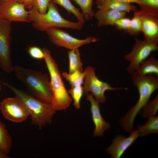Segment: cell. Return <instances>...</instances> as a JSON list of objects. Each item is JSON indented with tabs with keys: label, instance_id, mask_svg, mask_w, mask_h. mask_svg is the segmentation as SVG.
<instances>
[{
	"label": "cell",
	"instance_id": "cell-17",
	"mask_svg": "<svg viewBox=\"0 0 158 158\" xmlns=\"http://www.w3.org/2000/svg\"><path fill=\"white\" fill-rule=\"evenodd\" d=\"M97 7L99 9L111 10L126 13L137 10V7L132 4L123 3L114 0H106Z\"/></svg>",
	"mask_w": 158,
	"mask_h": 158
},
{
	"label": "cell",
	"instance_id": "cell-10",
	"mask_svg": "<svg viewBox=\"0 0 158 158\" xmlns=\"http://www.w3.org/2000/svg\"><path fill=\"white\" fill-rule=\"evenodd\" d=\"M135 40L132 51L124 55L125 59L130 63L126 70L130 74L136 70L141 62L147 59L152 52L158 50L157 44L137 38Z\"/></svg>",
	"mask_w": 158,
	"mask_h": 158
},
{
	"label": "cell",
	"instance_id": "cell-38",
	"mask_svg": "<svg viewBox=\"0 0 158 158\" xmlns=\"http://www.w3.org/2000/svg\"><path fill=\"white\" fill-rule=\"evenodd\" d=\"M7 0H1L2 2Z\"/></svg>",
	"mask_w": 158,
	"mask_h": 158
},
{
	"label": "cell",
	"instance_id": "cell-36",
	"mask_svg": "<svg viewBox=\"0 0 158 158\" xmlns=\"http://www.w3.org/2000/svg\"><path fill=\"white\" fill-rule=\"evenodd\" d=\"M2 90V87L1 85L0 84V91H1Z\"/></svg>",
	"mask_w": 158,
	"mask_h": 158
},
{
	"label": "cell",
	"instance_id": "cell-35",
	"mask_svg": "<svg viewBox=\"0 0 158 158\" xmlns=\"http://www.w3.org/2000/svg\"><path fill=\"white\" fill-rule=\"evenodd\" d=\"M17 2L22 4H23V3L25 0H14Z\"/></svg>",
	"mask_w": 158,
	"mask_h": 158
},
{
	"label": "cell",
	"instance_id": "cell-19",
	"mask_svg": "<svg viewBox=\"0 0 158 158\" xmlns=\"http://www.w3.org/2000/svg\"><path fill=\"white\" fill-rule=\"evenodd\" d=\"M137 130L140 137L145 136L151 133H158V116H154L149 118L147 122L143 125L138 126Z\"/></svg>",
	"mask_w": 158,
	"mask_h": 158
},
{
	"label": "cell",
	"instance_id": "cell-32",
	"mask_svg": "<svg viewBox=\"0 0 158 158\" xmlns=\"http://www.w3.org/2000/svg\"><path fill=\"white\" fill-rule=\"evenodd\" d=\"M118 2L125 3V4H131L136 3L137 4L138 2V0H114Z\"/></svg>",
	"mask_w": 158,
	"mask_h": 158
},
{
	"label": "cell",
	"instance_id": "cell-7",
	"mask_svg": "<svg viewBox=\"0 0 158 158\" xmlns=\"http://www.w3.org/2000/svg\"><path fill=\"white\" fill-rule=\"evenodd\" d=\"M11 23L0 16V68L7 73L14 69L11 57Z\"/></svg>",
	"mask_w": 158,
	"mask_h": 158
},
{
	"label": "cell",
	"instance_id": "cell-24",
	"mask_svg": "<svg viewBox=\"0 0 158 158\" xmlns=\"http://www.w3.org/2000/svg\"><path fill=\"white\" fill-rule=\"evenodd\" d=\"M141 11L158 14V0H138Z\"/></svg>",
	"mask_w": 158,
	"mask_h": 158
},
{
	"label": "cell",
	"instance_id": "cell-12",
	"mask_svg": "<svg viewBox=\"0 0 158 158\" xmlns=\"http://www.w3.org/2000/svg\"><path fill=\"white\" fill-rule=\"evenodd\" d=\"M23 4L14 0H7L2 2L0 6V16L10 22H27L28 11Z\"/></svg>",
	"mask_w": 158,
	"mask_h": 158
},
{
	"label": "cell",
	"instance_id": "cell-30",
	"mask_svg": "<svg viewBox=\"0 0 158 158\" xmlns=\"http://www.w3.org/2000/svg\"><path fill=\"white\" fill-rule=\"evenodd\" d=\"M130 20L131 19L129 17L125 16L116 20L114 25L118 30L127 31L129 27Z\"/></svg>",
	"mask_w": 158,
	"mask_h": 158
},
{
	"label": "cell",
	"instance_id": "cell-29",
	"mask_svg": "<svg viewBox=\"0 0 158 158\" xmlns=\"http://www.w3.org/2000/svg\"><path fill=\"white\" fill-rule=\"evenodd\" d=\"M51 0H34L33 6H35L39 13L44 14L47 11L49 4Z\"/></svg>",
	"mask_w": 158,
	"mask_h": 158
},
{
	"label": "cell",
	"instance_id": "cell-31",
	"mask_svg": "<svg viewBox=\"0 0 158 158\" xmlns=\"http://www.w3.org/2000/svg\"><path fill=\"white\" fill-rule=\"evenodd\" d=\"M34 0H25L23 3L26 8L30 9L33 7V3Z\"/></svg>",
	"mask_w": 158,
	"mask_h": 158
},
{
	"label": "cell",
	"instance_id": "cell-6",
	"mask_svg": "<svg viewBox=\"0 0 158 158\" xmlns=\"http://www.w3.org/2000/svg\"><path fill=\"white\" fill-rule=\"evenodd\" d=\"M85 70L86 75L83 86L84 93L86 95L91 92L99 103L104 104L105 102L106 97L105 93L106 91L127 89L113 87L108 83L100 80L95 74V68L91 66H87Z\"/></svg>",
	"mask_w": 158,
	"mask_h": 158
},
{
	"label": "cell",
	"instance_id": "cell-34",
	"mask_svg": "<svg viewBox=\"0 0 158 158\" xmlns=\"http://www.w3.org/2000/svg\"><path fill=\"white\" fill-rule=\"evenodd\" d=\"M105 0H96V4L97 6H98L101 4Z\"/></svg>",
	"mask_w": 158,
	"mask_h": 158
},
{
	"label": "cell",
	"instance_id": "cell-3",
	"mask_svg": "<svg viewBox=\"0 0 158 158\" xmlns=\"http://www.w3.org/2000/svg\"><path fill=\"white\" fill-rule=\"evenodd\" d=\"M44 60L50 76V84L52 99L51 104L54 110L61 111L69 107L72 101L63 83L58 66L46 48L43 49Z\"/></svg>",
	"mask_w": 158,
	"mask_h": 158
},
{
	"label": "cell",
	"instance_id": "cell-11",
	"mask_svg": "<svg viewBox=\"0 0 158 158\" xmlns=\"http://www.w3.org/2000/svg\"><path fill=\"white\" fill-rule=\"evenodd\" d=\"M141 22L144 40L152 44H158V14L140 10L135 11Z\"/></svg>",
	"mask_w": 158,
	"mask_h": 158
},
{
	"label": "cell",
	"instance_id": "cell-4",
	"mask_svg": "<svg viewBox=\"0 0 158 158\" xmlns=\"http://www.w3.org/2000/svg\"><path fill=\"white\" fill-rule=\"evenodd\" d=\"M28 20L29 22H32V25L35 28L40 31H45L51 27L80 30L83 25L79 21H71L63 18L55 4L51 0L47 12L44 14L39 13L35 6L30 8L28 11Z\"/></svg>",
	"mask_w": 158,
	"mask_h": 158
},
{
	"label": "cell",
	"instance_id": "cell-37",
	"mask_svg": "<svg viewBox=\"0 0 158 158\" xmlns=\"http://www.w3.org/2000/svg\"><path fill=\"white\" fill-rule=\"evenodd\" d=\"M1 3H2V1H1V0H0V6L1 4Z\"/></svg>",
	"mask_w": 158,
	"mask_h": 158
},
{
	"label": "cell",
	"instance_id": "cell-15",
	"mask_svg": "<svg viewBox=\"0 0 158 158\" xmlns=\"http://www.w3.org/2000/svg\"><path fill=\"white\" fill-rule=\"evenodd\" d=\"M126 13L111 10L99 9L95 13L94 16L97 20L98 26L114 25L116 20L126 16Z\"/></svg>",
	"mask_w": 158,
	"mask_h": 158
},
{
	"label": "cell",
	"instance_id": "cell-25",
	"mask_svg": "<svg viewBox=\"0 0 158 158\" xmlns=\"http://www.w3.org/2000/svg\"><path fill=\"white\" fill-rule=\"evenodd\" d=\"M68 93L70 94L73 100V105L77 109L80 107V101L84 92L83 86L79 85L71 87L68 90Z\"/></svg>",
	"mask_w": 158,
	"mask_h": 158
},
{
	"label": "cell",
	"instance_id": "cell-9",
	"mask_svg": "<svg viewBox=\"0 0 158 158\" xmlns=\"http://www.w3.org/2000/svg\"><path fill=\"white\" fill-rule=\"evenodd\" d=\"M0 110L4 117L12 122L18 123L25 120L29 116L25 104L19 98L8 97L0 102Z\"/></svg>",
	"mask_w": 158,
	"mask_h": 158
},
{
	"label": "cell",
	"instance_id": "cell-2",
	"mask_svg": "<svg viewBox=\"0 0 158 158\" xmlns=\"http://www.w3.org/2000/svg\"><path fill=\"white\" fill-rule=\"evenodd\" d=\"M13 72L30 95L42 102L51 104L52 95L47 74L19 66H14Z\"/></svg>",
	"mask_w": 158,
	"mask_h": 158
},
{
	"label": "cell",
	"instance_id": "cell-21",
	"mask_svg": "<svg viewBox=\"0 0 158 158\" xmlns=\"http://www.w3.org/2000/svg\"><path fill=\"white\" fill-rule=\"evenodd\" d=\"M55 4H58L65 9L69 13L73 14L79 21L83 23L85 22L83 15L80 10L74 6L70 0H51Z\"/></svg>",
	"mask_w": 158,
	"mask_h": 158
},
{
	"label": "cell",
	"instance_id": "cell-16",
	"mask_svg": "<svg viewBox=\"0 0 158 158\" xmlns=\"http://www.w3.org/2000/svg\"><path fill=\"white\" fill-rule=\"evenodd\" d=\"M138 76L154 75L158 77V60L151 57L141 62L136 70L130 74Z\"/></svg>",
	"mask_w": 158,
	"mask_h": 158
},
{
	"label": "cell",
	"instance_id": "cell-13",
	"mask_svg": "<svg viewBox=\"0 0 158 158\" xmlns=\"http://www.w3.org/2000/svg\"><path fill=\"white\" fill-rule=\"evenodd\" d=\"M139 136L137 130H134L127 137L117 135L113 140L111 145L105 150L111 158H120Z\"/></svg>",
	"mask_w": 158,
	"mask_h": 158
},
{
	"label": "cell",
	"instance_id": "cell-28",
	"mask_svg": "<svg viewBox=\"0 0 158 158\" xmlns=\"http://www.w3.org/2000/svg\"><path fill=\"white\" fill-rule=\"evenodd\" d=\"M28 52L32 58L37 60L44 59V57L43 50L40 47L36 46H30L28 49Z\"/></svg>",
	"mask_w": 158,
	"mask_h": 158
},
{
	"label": "cell",
	"instance_id": "cell-14",
	"mask_svg": "<svg viewBox=\"0 0 158 158\" xmlns=\"http://www.w3.org/2000/svg\"><path fill=\"white\" fill-rule=\"evenodd\" d=\"M86 99L90 103V111L93 122L95 125L93 132L94 137L103 136L104 131L110 128L109 123L104 120L102 117L99 107V103L95 99L92 95L90 93L87 94Z\"/></svg>",
	"mask_w": 158,
	"mask_h": 158
},
{
	"label": "cell",
	"instance_id": "cell-5",
	"mask_svg": "<svg viewBox=\"0 0 158 158\" xmlns=\"http://www.w3.org/2000/svg\"><path fill=\"white\" fill-rule=\"evenodd\" d=\"M2 83L24 102L28 111L32 124L42 128L51 123L56 111L51 104L42 102L9 84Z\"/></svg>",
	"mask_w": 158,
	"mask_h": 158
},
{
	"label": "cell",
	"instance_id": "cell-26",
	"mask_svg": "<svg viewBox=\"0 0 158 158\" xmlns=\"http://www.w3.org/2000/svg\"><path fill=\"white\" fill-rule=\"evenodd\" d=\"M131 35H137L142 32L141 22L138 15L134 12L133 16L131 19L129 27L127 31Z\"/></svg>",
	"mask_w": 158,
	"mask_h": 158
},
{
	"label": "cell",
	"instance_id": "cell-33",
	"mask_svg": "<svg viewBox=\"0 0 158 158\" xmlns=\"http://www.w3.org/2000/svg\"><path fill=\"white\" fill-rule=\"evenodd\" d=\"M8 154L0 148V158H9Z\"/></svg>",
	"mask_w": 158,
	"mask_h": 158
},
{
	"label": "cell",
	"instance_id": "cell-27",
	"mask_svg": "<svg viewBox=\"0 0 158 158\" xmlns=\"http://www.w3.org/2000/svg\"><path fill=\"white\" fill-rule=\"evenodd\" d=\"M143 117L149 118L154 116L157 113L158 109V96L157 95L152 101L148 102L144 107Z\"/></svg>",
	"mask_w": 158,
	"mask_h": 158
},
{
	"label": "cell",
	"instance_id": "cell-8",
	"mask_svg": "<svg viewBox=\"0 0 158 158\" xmlns=\"http://www.w3.org/2000/svg\"><path fill=\"white\" fill-rule=\"evenodd\" d=\"M45 31L51 41L55 45L70 50L78 48L84 45L95 42L99 40V38L91 36L83 39H79L56 27L50 28Z\"/></svg>",
	"mask_w": 158,
	"mask_h": 158
},
{
	"label": "cell",
	"instance_id": "cell-20",
	"mask_svg": "<svg viewBox=\"0 0 158 158\" xmlns=\"http://www.w3.org/2000/svg\"><path fill=\"white\" fill-rule=\"evenodd\" d=\"M12 139L5 124L0 120V148L8 154L12 147Z\"/></svg>",
	"mask_w": 158,
	"mask_h": 158
},
{
	"label": "cell",
	"instance_id": "cell-22",
	"mask_svg": "<svg viewBox=\"0 0 158 158\" xmlns=\"http://www.w3.org/2000/svg\"><path fill=\"white\" fill-rule=\"evenodd\" d=\"M70 0L74 1L79 6L85 20H90L94 16L95 13L92 10L94 0Z\"/></svg>",
	"mask_w": 158,
	"mask_h": 158
},
{
	"label": "cell",
	"instance_id": "cell-1",
	"mask_svg": "<svg viewBox=\"0 0 158 158\" xmlns=\"http://www.w3.org/2000/svg\"><path fill=\"white\" fill-rule=\"evenodd\" d=\"M131 75L133 83L138 91L139 98L136 104L120 120V125L123 129L130 133L134 130L133 125L136 116L148 102L153 92L158 89V78L156 75Z\"/></svg>",
	"mask_w": 158,
	"mask_h": 158
},
{
	"label": "cell",
	"instance_id": "cell-23",
	"mask_svg": "<svg viewBox=\"0 0 158 158\" xmlns=\"http://www.w3.org/2000/svg\"><path fill=\"white\" fill-rule=\"evenodd\" d=\"M63 77L69 82L71 87L82 85L84 83L86 72H76L71 73L66 72L62 73Z\"/></svg>",
	"mask_w": 158,
	"mask_h": 158
},
{
	"label": "cell",
	"instance_id": "cell-18",
	"mask_svg": "<svg viewBox=\"0 0 158 158\" xmlns=\"http://www.w3.org/2000/svg\"><path fill=\"white\" fill-rule=\"evenodd\" d=\"M69 59V73L82 72L83 66L78 48L70 50L68 52Z\"/></svg>",
	"mask_w": 158,
	"mask_h": 158
}]
</instances>
